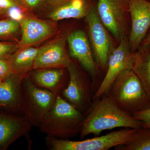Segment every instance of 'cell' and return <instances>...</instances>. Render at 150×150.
Masks as SVG:
<instances>
[{
    "label": "cell",
    "mask_w": 150,
    "mask_h": 150,
    "mask_svg": "<svg viewBox=\"0 0 150 150\" xmlns=\"http://www.w3.org/2000/svg\"><path fill=\"white\" fill-rule=\"evenodd\" d=\"M84 114L79 134L81 138L90 134L98 136L103 131L115 128L142 127L139 121L121 109L108 95L93 100Z\"/></svg>",
    "instance_id": "cell-1"
},
{
    "label": "cell",
    "mask_w": 150,
    "mask_h": 150,
    "mask_svg": "<svg viewBox=\"0 0 150 150\" xmlns=\"http://www.w3.org/2000/svg\"><path fill=\"white\" fill-rule=\"evenodd\" d=\"M84 114L58 94L38 128L47 136L69 139L79 134Z\"/></svg>",
    "instance_id": "cell-2"
},
{
    "label": "cell",
    "mask_w": 150,
    "mask_h": 150,
    "mask_svg": "<svg viewBox=\"0 0 150 150\" xmlns=\"http://www.w3.org/2000/svg\"><path fill=\"white\" fill-rule=\"evenodd\" d=\"M107 95L121 109L132 115L150 107V99L132 70L124 72L117 78Z\"/></svg>",
    "instance_id": "cell-3"
},
{
    "label": "cell",
    "mask_w": 150,
    "mask_h": 150,
    "mask_svg": "<svg viewBox=\"0 0 150 150\" xmlns=\"http://www.w3.org/2000/svg\"><path fill=\"white\" fill-rule=\"evenodd\" d=\"M58 94L36 85L29 76L23 79L21 85L22 109L23 114L33 126L38 127L53 106Z\"/></svg>",
    "instance_id": "cell-4"
},
{
    "label": "cell",
    "mask_w": 150,
    "mask_h": 150,
    "mask_svg": "<svg viewBox=\"0 0 150 150\" xmlns=\"http://www.w3.org/2000/svg\"><path fill=\"white\" fill-rule=\"evenodd\" d=\"M135 130L124 128L103 136L81 141L62 139L47 136L45 142L50 150H108L128 142Z\"/></svg>",
    "instance_id": "cell-5"
},
{
    "label": "cell",
    "mask_w": 150,
    "mask_h": 150,
    "mask_svg": "<svg viewBox=\"0 0 150 150\" xmlns=\"http://www.w3.org/2000/svg\"><path fill=\"white\" fill-rule=\"evenodd\" d=\"M134 56L135 53L132 52L129 46V38L125 36L109 56L105 74L94 94L93 100L107 95L117 78L124 72L132 70Z\"/></svg>",
    "instance_id": "cell-6"
},
{
    "label": "cell",
    "mask_w": 150,
    "mask_h": 150,
    "mask_svg": "<svg viewBox=\"0 0 150 150\" xmlns=\"http://www.w3.org/2000/svg\"><path fill=\"white\" fill-rule=\"evenodd\" d=\"M85 18L94 58L99 69L105 73L108 58L115 48L112 38L100 19L94 6Z\"/></svg>",
    "instance_id": "cell-7"
},
{
    "label": "cell",
    "mask_w": 150,
    "mask_h": 150,
    "mask_svg": "<svg viewBox=\"0 0 150 150\" xmlns=\"http://www.w3.org/2000/svg\"><path fill=\"white\" fill-rule=\"evenodd\" d=\"M67 69L69 81L67 86L62 90V95L68 102L84 113L93 100L92 82L87 79L73 62Z\"/></svg>",
    "instance_id": "cell-8"
},
{
    "label": "cell",
    "mask_w": 150,
    "mask_h": 150,
    "mask_svg": "<svg viewBox=\"0 0 150 150\" xmlns=\"http://www.w3.org/2000/svg\"><path fill=\"white\" fill-rule=\"evenodd\" d=\"M96 9L100 19L108 30L120 42L126 36L129 1L98 0Z\"/></svg>",
    "instance_id": "cell-9"
},
{
    "label": "cell",
    "mask_w": 150,
    "mask_h": 150,
    "mask_svg": "<svg viewBox=\"0 0 150 150\" xmlns=\"http://www.w3.org/2000/svg\"><path fill=\"white\" fill-rule=\"evenodd\" d=\"M67 38L61 35L38 48L33 69H67L73 61L66 48Z\"/></svg>",
    "instance_id": "cell-10"
},
{
    "label": "cell",
    "mask_w": 150,
    "mask_h": 150,
    "mask_svg": "<svg viewBox=\"0 0 150 150\" xmlns=\"http://www.w3.org/2000/svg\"><path fill=\"white\" fill-rule=\"evenodd\" d=\"M131 29L129 37L131 51L135 53L150 28V1L128 0Z\"/></svg>",
    "instance_id": "cell-11"
},
{
    "label": "cell",
    "mask_w": 150,
    "mask_h": 150,
    "mask_svg": "<svg viewBox=\"0 0 150 150\" xmlns=\"http://www.w3.org/2000/svg\"><path fill=\"white\" fill-rule=\"evenodd\" d=\"M67 41L71 58L79 62L91 77L94 88L99 67L97 64L88 37L83 30H78L67 36Z\"/></svg>",
    "instance_id": "cell-12"
},
{
    "label": "cell",
    "mask_w": 150,
    "mask_h": 150,
    "mask_svg": "<svg viewBox=\"0 0 150 150\" xmlns=\"http://www.w3.org/2000/svg\"><path fill=\"white\" fill-rule=\"evenodd\" d=\"M32 126L24 114L0 111V150L7 149L17 140L27 137Z\"/></svg>",
    "instance_id": "cell-13"
},
{
    "label": "cell",
    "mask_w": 150,
    "mask_h": 150,
    "mask_svg": "<svg viewBox=\"0 0 150 150\" xmlns=\"http://www.w3.org/2000/svg\"><path fill=\"white\" fill-rule=\"evenodd\" d=\"M18 22L21 32L19 48L32 46L53 36L56 31L52 25L31 17L24 16Z\"/></svg>",
    "instance_id": "cell-14"
},
{
    "label": "cell",
    "mask_w": 150,
    "mask_h": 150,
    "mask_svg": "<svg viewBox=\"0 0 150 150\" xmlns=\"http://www.w3.org/2000/svg\"><path fill=\"white\" fill-rule=\"evenodd\" d=\"M22 79L13 74L0 83V107L23 114L21 101Z\"/></svg>",
    "instance_id": "cell-15"
},
{
    "label": "cell",
    "mask_w": 150,
    "mask_h": 150,
    "mask_svg": "<svg viewBox=\"0 0 150 150\" xmlns=\"http://www.w3.org/2000/svg\"><path fill=\"white\" fill-rule=\"evenodd\" d=\"M93 6L91 0H70L54 7L55 8L48 14V18L54 21L83 18L90 12Z\"/></svg>",
    "instance_id": "cell-16"
},
{
    "label": "cell",
    "mask_w": 150,
    "mask_h": 150,
    "mask_svg": "<svg viewBox=\"0 0 150 150\" xmlns=\"http://www.w3.org/2000/svg\"><path fill=\"white\" fill-rule=\"evenodd\" d=\"M38 48L32 46L19 48L8 59L13 74L23 79L29 76Z\"/></svg>",
    "instance_id": "cell-17"
},
{
    "label": "cell",
    "mask_w": 150,
    "mask_h": 150,
    "mask_svg": "<svg viewBox=\"0 0 150 150\" xmlns=\"http://www.w3.org/2000/svg\"><path fill=\"white\" fill-rule=\"evenodd\" d=\"M132 71L150 99V45H141L135 53Z\"/></svg>",
    "instance_id": "cell-18"
},
{
    "label": "cell",
    "mask_w": 150,
    "mask_h": 150,
    "mask_svg": "<svg viewBox=\"0 0 150 150\" xmlns=\"http://www.w3.org/2000/svg\"><path fill=\"white\" fill-rule=\"evenodd\" d=\"M31 75V80L36 85L59 93L63 87L64 69H45L35 70Z\"/></svg>",
    "instance_id": "cell-19"
},
{
    "label": "cell",
    "mask_w": 150,
    "mask_h": 150,
    "mask_svg": "<svg viewBox=\"0 0 150 150\" xmlns=\"http://www.w3.org/2000/svg\"><path fill=\"white\" fill-rule=\"evenodd\" d=\"M117 150H150V127L136 129L128 142L114 148Z\"/></svg>",
    "instance_id": "cell-20"
},
{
    "label": "cell",
    "mask_w": 150,
    "mask_h": 150,
    "mask_svg": "<svg viewBox=\"0 0 150 150\" xmlns=\"http://www.w3.org/2000/svg\"><path fill=\"white\" fill-rule=\"evenodd\" d=\"M21 30L18 21L11 18L0 20V38L11 37Z\"/></svg>",
    "instance_id": "cell-21"
},
{
    "label": "cell",
    "mask_w": 150,
    "mask_h": 150,
    "mask_svg": "<svg viewBox=\"0 0 150 150\" xmlns=\"http://www.w3.org/2000/svg\"><path fill=\"white\" fill-rule=\"evenodd\" d=\"M15 7L20 8L25 13L29 10L22 0H0V16H7L10 9Z\"/></svg>",
    "instance_id": "cell-22"
},
{
    "label": "cell",
    "mask_w": 150,
    "mask_h": 150,
    "mask_svg": "<svg viewBox=\"0 0 150 150\" xmlns=\"http://www.w3.org/2000/svg\"><path fill=\"white\" fill-rule=\"evenodd\" d=\"M18 48V43L0 42V58L8 59Z\"/></svg>",
    "instance_id": "cell-23"
},
{
    "label": "cell",
    "mask_w": 150,
    "mask_h": 150,
    "mask_svg": "<svg viewBox=\"0 0 150 150\" xmlns=\"http://www.w3.org/2000/svg\"><path fill=\"white\" fill-rule=\"evenodd\" d=\"M132 116L141 122L142 127H150V107L135 112Z\"/></svg>",
    "instance_id": "cell-24"
},
{
    "label": "cell",
    "mask_w": 150,
    "mask_h": 150,
    "mask_svg": "<svg viewBox=\"0 0 150 150\" xmlns=\"http://www.w3.org/2000/svg\"><path fill=\"white\" fill-rule=\"evenodd\" d=\"M12 74L13 73L8 59L0 58V79L4 80Z\"/></svg>",
    "instance_id": "cell-25"
},
{
    "label": "cell",
    "mask_w": 150,
    "mask_h": 150,
    "mask_svg": "<svg viewBox=\"0 0 150 150\" xmlns=\"http://www.w3.org/2000/svg\"><path fill=\"white\" fill-rule=\"evenodd\" d=\"M25 13L21 8L18 7L12 8L10 9L7 14V16L17 21H19L24 17L23 13Z\"/></svg>",
    "instance_id": "cell-26"
},
{
    "label": "cell",
    "mask_w": 150,
    "mask_h": 150,
    "mask_svg": "<svg viewBox=\"0 0 150 150\" xmlns=\"http://www.w3.org/2000/svg\"><path fill=\"white\" fill-rule=\"evenodd\" d=\"M28 9H33L39 5L43 0H22Z\"/></svg>",
    "instance_id": "cell-27"
},
{
    "label": "cell",
    "mask_w": 150,
    "mask_h": 150,
    "mask_svg": "<svg viewBox=\"0 0 150 150\" xmlns=\"http://www.w3.org/2000/svg\"><path fill=\"white\" fill-rule=\"evenodd\" d=\"M50 5L54 7L57 6L70 1V0H46Z\"/></svg>",
    "instance_id": "cell-28"
},
{
    "label": "cell",
    "mask_w": 150,
    "mask_h": 150,
    "mask_svg": "<svg viewBox=\"0 0 150 150\" xmlns=\"http://www.w3.org/2000/svg\"><path fill=\"white\" fill-rule=\"evenodd\" d=\"M149 44L150 45V28L145 36L144 40L142 41L141 45H146Z\"/></svg>",
    "instance_id": "cell-29"
},
{
    "label": "cell",
    "mask_w": 150,
    "mask_h": 150,
    "mask_svg": "<svg viewBox=\"0 0 150 150\" xmlns=\"http://www.w3.org/2000/svg\"><path fill=\"white\" fill-rule=\"evenodd\" d=\"M2 81L1 80V79H0V83H1V82Z\"/></svg>",
    "instance_id": "cell-30"
},
{
    "label": "cell",
    "mask_w": 150,
    "mask_h": 150,
    "mask_svg": "<svg viewBox=\"0 0 150 150\" xmlns=\"http://www.w3.org/2000/svg\"><path fill=\"white\" fill-rule=\"evenodd\" d=\"M149 1H150V0H149Z\"/></svg>",
    "instance_id": "cell-31"
}]
</instances>
